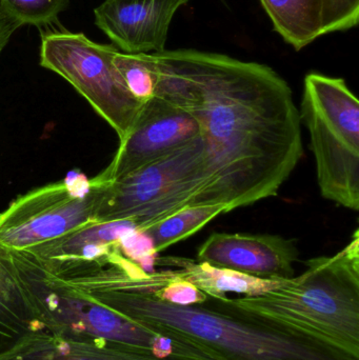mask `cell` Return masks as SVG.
Returning <instances> with one entry per match:
<instances>
[{
  "label": "cell",
  "instance_id": "5bb4252c",
  "mask_svg": "<svg viewBox=\"0 0 359 360\" xmlns=\"http://www.w3.org/2000/svg\"><path fill=\"white\" fill-rule=\"evenodd\" d=\"M155 264L173 266L181 278L193 283L207 295L216 298L228 297V293L242 294L244 297L259 296L276 289L282 283V281L255 278L185 258H162L160 262L156 260Z\"/></svg>",
  "mask_w": 359,
  "mask_h": 360
},
{
  "label": "cell",
  "instance_id": "e0dca14e",
  "mask_svg": "<svg viewBox=\"0 0 359 360\" xmlns=\"http://www.w3.org/2000/svg\"><path fill=\"white\" fill-rule=\"evenodd\" d=\"M226 213L229 212L223 205H189L155 224H150L139 232H143L151 239L154 250L158 254L174 243L195 234L211 220Z\"/></svg>",
  "mask_w": 359,
  "mask_h": 360
},
{
  "label": "cell",
  "instance_id": "30bf717a",
  "mask_svg": "<svg viewBox=\"0 0 359 360\" xmlns=\"http://www.w3.org/2000/svg\"><path fill=\"white\" fill-rule=\"evenodd\" d=\"M299 256L296 241L280 235L213 233L198 249L196 262L255 278L282 281L294 276Z\"/></svg>",
  "mask_w": 359,
  "mask_h": 360
},
{
  "label": "cell",
  "instance_id": "5b68a950",
  "mask_svg": "<svg viewBox=\"0 0 359 360\" xmlns=\"http://www.w3.org/2000/svg\"><path fill=\"white\" fill-rule=\"evenodd\" d=\"M301 122L310 133L322 197L359 210V101L343 78L309 73Z\"/></svg>",
  "mask_w": 359,
  "mask_h": 360
},
{
  "label": "cell",
  "instance_id": "ac0fdd59",
  "mask_svg": "<svg viewBox=\"0 0 359 360\" xmlns=\"http://www.w3.org/2000/svg\"><path fill=\"white\" fill-rule=\"evenodd\" d=\"M114 65L129 92L141 103L155 95L157 67L153 54H126L118 52Z\"/></svg>",
  "mask_w": 359,
  "mask_h": 360
},
{
  "label": "cell",
  "instance_id": "8fae6325",
  "mask_svg": "<svg viewBox=\"0 0 359 360\" xmlns=\"http://www.w3.org/2000/svg\"><path fill=\"white\" fill-rule=\"evenodd\" d=\"M190 0H105L94 10L95 25L126 54L166 50L175 14Z\"/></svg>",
  "mask_w": 359,
  "mask_h": 360
},
{
  "label": "cell",
  "instance_id": "7a4b0ae2",
  "mask_svg": "<svg viewBox=\"0 0 359 360\" xmlns=\"http://www.w3.org/2000/svg\"><path fill=\"white\" fill-rule=\"evenodd\" d=\"M151 272L132 262L110 264L80 291L153 331L193 345L212 360H359L324 340L235 304L209 296L202 304L175 306L156 297Z\"/></svg>",
  "mask_w": 359,
  "mask_h": 360
},
{
  "label": "cell",
  "instance_id": "44dd1931",
  "mask_svg": "<svg viewBox=\"0 0 359 360\" xmlns=\"http://www.w3.org/2000/svg\"><path fill=\"white\" fill-rule=\"evenodd\" d=\"M19 27H20V25L11 19L10 17L6 16L0 10V55H1L4 48L8 46L13 34L16 32Z\"/></svg>",
  "mask_w": 359,
  "mask_h": 360
},
{
  "label": "cell",
  "instance_id": "ba28073f",
  "mask_svg": "<svg viewBox=\"0 0 359 360\" xmlns=\"http://www.w3.org/2000/svg\"><path fill=\"white\" fill-rule=\"evenodd\" d=\"M107 179L53 182L19 195L0 213V245L27 251L96 224Z\"/></svg>",
  "mask_w": 359,
  "mask_h": 360
},
{
  "label": "cell",
  "instance_id": "9a60e30c",
  "mask_svg": "<svg viewBox=\"0 0 359 360\" xmlns=\"http://www.w3.org/2000/svg\"><path fill=\"white\" fill-rule=\"evenodd\" d=\"M136 231L138 229L132 220L94 224L27 251L46 260L94 259L107 254L114 245L122 243Z\"/></svg>",
  "mask_w": 359,
  "mask_h": 360
},
{
  "label": "cell",
  "instance_id": "6da1fadb",
  "mask_svg": "<svg viewBox=\"0 0 359 360\" xmlns=\"http://www.w3.org/2000/svg\"><path fill=\"white\" fill-rule=\"evenodd\" d=\"M155 95L195 120L207 186L228 212L276 196L303 155L288 82L266 65L193 49L153 54Z\"/></svg>",
  "mask_w": 359,
  "mask_h": 360
},
{
  "label": "cell",
  "instance_id": "3957f363",
  "mask_svg": "<svg viewBox=\"0 0 359 360\" xmlns=\"http://www.w3.org/2000/svg\"><path fill=\"white\" fill-rule=\"evenodd\" d=\"M305 264L303 274L276 289L234 302L359 357L358 229L339 253Z\"/></svg>",
  "mask_w": 359,
  "mask_h": 360
},
{
  "label": "cell",
  "instance_id": "4fadbf2b",
  "mask_svg": "<svg viewBox=\"0 0 359 360\" xmlns=\"http://www.w3.org/2000/svg\"><path fill=\"white\" fill-rule=\"evenodd\" d=\"M44 332L30 306L10 251L0 245V356L25 336Z\"/></svg>",
  "mask_w": 359,
  "mask_h": 360
},
{
  "label": "cell",
  "instance_id": "2e32d148",
  "mask_svg": "<svg viewBox=\"0 0 359 360\" xmlns=\"http://www.w3.org/2000/svg\"><path fill=\"white\" fill-rule=\"evenodd\" d=\"M276 33L294 48L303 50L324 31V0H259Z\"/></svg>",
  "mask_w": 359,
  "mask_h": 360
},
{
  "label": "cell",
  "instance_id": "7402d4cb",
  "mask_svg": "<svg viewBox=\"0 0 359 360\" xmlns=\"http://www.w3.org/2000/svg\"><path fill=\"white\" fill-rule=\"evenodd\" d=\"M221 1H223V4H226V0H221Z\"/></svg>",
  "mask_w": 359,
  "mask_h": 360
},
{
  "label": "cell",
  "instance_id": "277c9868",
  "mask_svg": "<svg viewBox=\"0 0 359 360\" xmlns=\"http://www.w3.org/2000/svg\"><path fill=\"white\" fill-rule=\"evenodd\" d=\"M8 251L25 297L44 332L78 342L131 347L162 359L212 360L173 334L148 329L95 302L52 272L33 252Z\"/></svg>",
  "mask_w": 359,
  "mask_h": 360
},
{
  "label": "cell",
  "instance_id": "d6986e66",
  "mask_svg": "<svg viewBox=\"0 0 359 360\" xmlns=\"http://www.w3.org/2000/svg\"><path fill=\"white\" fill-rule=\"evenodd\" d=\"M70 0H0V10L18 25L41 27L56 20Z\"/></svg>",
  "mask_w": 359,
  "mask_h": 360
},
{
  "label": "cell",
  "instance_id": "9c48e42d",
  "mask_svg": "<svg viewBox=\"0 0 359 360\" xmlns=\"http://www.w3.org/2000/svg\"><path fill=\"white\" fill-rule=\"evenodd\" d=\"M200 136L194 118L159 97L145 101L111 164L100 172L115 180L151 164Z\"/></svg>",
  "mask_w": 359,
  "mask_h": 360
},
{
  "label": "cell",
  "instance_id": "52a82bcc",
  "mask_svg": "<svg viewBox=\"0 0 359 360\" xmlns=\"http://www.w3.org/2000/svg\"><path fill=\"white\" fill-rule=\"evenodd\" d=\"M118 52L115 46L96 44L82 33L41 34L40 65L67 80L122 143L145 103L129 92L120 77L113 61Z\"/></svg>",
  "mask_w": 359,
  "mask_h": 360
},
{
  "label": "cell",
  "instance_id": "ffe728a7",
  "mask_svg": "<svg viewBox=\"0 0 359 360\" xmlns=\"http://www.w3.org/2000/svg\"><path fill=\"white\" fill-rule=\"evenodd\" d=\"M358 20L359 0H324L325 34L353 29Z\"/></svg>",
  "mask_w": 359,
  "mask_h": 360
},
{
  "label": "cell",
  "instance_id": "8992f818",
  "mask_svg": "<svg viewBox=\"0 0 359 360\" xmlns=\"http://www.w3.org/2000/svg\"><path fill=\"white\" fill-rule=\"evenodd\" d=\"M200 136L124 176L107 180L96 224L132 220L138 231L183 207L202 205L207 186Z\"/></svg>",
  "mask_w": 359,
  "mask_h": 360
},
{
  "label": "cell",
  "instance_id": "7c38bea8",
  "mask_svg": "<svg viewBox=\"0 0 359 360\" xmlns=\"http://www.w3.org/2000/svg\"><path fill=\"white\" fill-rule=\"evenodd\" d=\"M0 360H169L105 342H78L36 332L25 336Z\"/></svg>",
  "mask_w": 359,
  "mask_h": 360
}]
</instances>
